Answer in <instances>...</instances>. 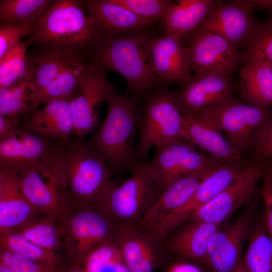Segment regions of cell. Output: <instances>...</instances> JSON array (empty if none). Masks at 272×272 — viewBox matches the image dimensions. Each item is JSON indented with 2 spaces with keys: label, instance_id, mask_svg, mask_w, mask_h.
Returning a JSON list of instances; mask_svg holds the SVG:
<instances>
[{
  "label": "cell",
  "instance_id": "836d02e7",
  "mask_svg": "<svg viewBox=\"0 0 272 272\" xmlns=\"http://www.w3.org/2000/svg\"><path fill=\"white\" fill-rule=\"evenodd\" d=\"M31 84L27 80L0 88V114L18 121V116L28 115L34 101Z\"/></svg>",
  "mask_w": 272,
  "mask_h": 272
},
{
  "label": "cell",
  "instance_id": "d6986e66",
  "mask_svg": "<svg viewBox=\"0 0 272 272\" xmlns=\"http://www.w3.org/2000/svg\"><path fill=\"white\" fill-rule=\"evenodd\" d=\"M178 226L163 240L165 250L172 257L194 263L209 271L207 252L209 240L221 226L195 220H189Z\"/></svg>",
  "mask_w": 272,
  "mask_h": 272
},
{
  "label": "cell",
  "instance_id": "d590c367",
  "mask_svg": "<svg viewBox=\"0 0 272 272\" xmlns=\"http://www.w3.org/2000/svg\"><path fill=\"white\" fill-rule=\"evenodd\" d=\"M25 42L21 41L0 58V88L27 80L29 55Z\"/></svg>",
  "mask_w": 272,
  "mask_h": 272
},
{
  "label": "cell",
  "instance_id": "ba28073f",
  "mask_svg": "<svg viewBox=\"0 0 272 272\" xmlns=\"http://www.w3.org/2000/svg\"><path fill=\"white\" fill-rule=\"evenodd\" d=\"M62 157L71 198L91 206L115 170L81 139L73 140L64 149Z\"/></svg>",
  "mask_w": 272,
  "mask_h": 272
},
{
  "label": "cell",
  "instance_id": "f1b7e54d",
  "mask_svg": "<svg viewBox=\"0 0 272 272\" xmlns=\"http://www.w3.org/2000/svg\"><path fill=\"white\" fill-rule=\"evenodd\" d=\"M82 56L65 68L45 89L40 92L34 101L27 118L42 104L60 99H72L76 91L89 73L92 64Z\"/></svg>",
  "mask_w": 272,
  "mask_h": 272
},
{
  "label": "cell",
  "instance_id": "30bf717a",
  "mask_svg": "<svg viewBox=\"0 0 272 272\" xmlns=\"http://www.w3.org/2000/svg\"><path fill=\"white\" fill-rule=\"evenodd\" d=\"M223 163L198 152L189 140H186L156 148L148 166L155 181L164 190L179 178L206 175Z\"/></svg>",
  "mask_w": 272,
  "mask_h": 272
},
{
  "label": "cell",
  "instance_id": "5bb4252c",
  "mask_svg": "<svg viewBox=\"0 0 272 272\" xmlns=\"http://www.w3.org/2000/svg\"><path fill=\"white\" fill-rule=\"evenodd\" d=\"M90 71L81 85L78 95L71 100L73 120V133L76 138L84 140L99 126L101 103L113 87L108 81L106 70L92 63Z\"/></svg>",
  "mask_w": 272,
  "mask_h": 272
},
{
  "label": "cell",
  "instance_id": "f5cc1de1",
  "mask_svg": "<svg viewBox=\"0 0 272 272\" xmlns=\"http://www.w3.org/2000/svg\"><path fill=\"white\" fill-rule=\"evenodd\" d=\"M270 63L271 69L272 71V62H270Z\"/></svg>",
  "mask_w": 272,
  "mask_h": 272
},
{
  "label": "cell",
  "instance_id": "d4e9b609",
  "mask_svg": "<svg viewBox=\"0 0 272 272\" xmlns=\"http://www.w3.org/2000/svg\"><path fill=\"white\" fill-rule=\"evenodd\" d=\"M82 2L102 37L144 30L155 22L138 16L114 0H84Z\"/></svg>",
  "mask_w": 272,
  "mask_h": 272
},
{
  "label": "cell",
  "instance_id": "ac0fdd59",
  "mask_svg": "<svg viewBox=\"0 0 272 272\" xmlns=\"http://www.w3.org/2000/svg\"><path fill=\"white\" fill-rule=\"evenodd\" d=\"M230 75L216 73H196L190 81L173 92L181 108L200 112L233 97Z\"/></svg>",
  "mask_w": 272,
  "mask_h": 272
},
{
  "label": "cell",
  "instance_id": "c3c4849f",
  "mask_svg": "<svg viewBox=\"0 0 272 272\" xmlns=\"http://www.w3.org/2000/svg\"><path fill=\"white\" fill-rule=\"evenodd\" d=\"M64 272H86V271L83 266L70 265L67 266Z\"/></svg>",
  "mask_w": 272,
  "mask_h": 272
},
{
  "label": "cell",
  "instance_id": "cb8c5ba5",
  "mask_svg": "<svg viewBox=\"0 0 272 272\" xmlns=\"http://www.w3.org/2000/svg\"><path fill=\"white\" fill-rule=\"evenodd\" d=\"M150 48L153 69L159 79L181 85L190 81L192 76L187 48L180 40L164 34L153 36Z\"/></svg>",
  "mask_w": 272,
  "mask_h": 272
},
{
  "label": "cell",
  "instance_id": "6da1fadb",
  "mask_svg": "<svg viewBox=\"0 0 272 272\" xmlns=\"http://www.w3.org/2000/svg\"><path fill=\"white\" fill-rule=\"evenodd\" d=\"M138 97L119 93L113 87L106 99V117L85 145L103 158L116 172H131L143 163L138 158L134 140L141 118Z\"/></svg>",
  "mask_w": 272,
  "mask_h": 272
},
{
  "label": "cell",
  "instance_id": "2e32d148",
  "mask_svg": "<svg viewBox=\"0 0 272 272\" xmlns=\"http://www.w3.org/2000/svg\"><path fill=\"white\" fill-rule=\"evenodd\" d=\"M251 167L245 168L227 163L217 166L203 178L191 197L158 222L157 227L163 233L171 232L187 221L193 212L243 175Z\"/></svg>",
  "mask_w": 272,
  "mask_h": 272
},
{
  "label": "cell",
  "instance_id": "8fae6325",
  "mask_svg": "<svg viewBox=\"0 0 272 272\" xmlns=\"http://www.w3.org/2000/svg\"><path fill=\"white\" fill-rule=\"evenodd\" d=\"M114 239L130 272H154L173 261L162 241L136 225H116Z\"/></svg>",
  "mask_w": 272,
  "mask_h": 272
},
{
  "label": "cell",
  "instance_id": "7bdbcfd3",
  "mask_svg": "<svg viewBox=\"0 0 272 272\" xmlns=\"http://www.w3.org/2000/svg\"><path fill=\"white\" fill-rule=\"evenodd\" d=\"M262 178V197L264 205L263 218L268 234L272 240V186L267 179L263 177Z\"/></svg>",
  "mask_w": 272,
  "mask_h": 272
},
{
  "label": "cell",
  "instance_id": "3957f363",
  "mask_svg": "<svg viewBox=\"0 0 272 272\" xmlns=\"http://www.w3.org/2000/svg\"><path fill=\"white\" fill-rule=\"evenodd\" d=\"M102 35L78 0H56L37 20L25 43L85 55Z\"/></svg>",
  "mask_w": 272,
  "mask_h": 272
},
{
  "label": "cell",
  "instance_id": "7402d4cb",
  "mask_svg": "<svg viewBox=\"0 0 272 272\" xmlns=\"http://www.w3.org/2000/svg\"><path fill=\"white\" fill-rule=\"evenodd\" d=\"M183 111L188 139L206 156L242 167L253 165L201 114Z\"/></svg>",
  "mask_w": 272,
  "mask_h": 272
},
{
  "label": "cell",
  "instance_id": "7dc6e473",
  "mask_svg": "<svg viewBox=\"0 0 272 272\" xmlns=\"http://www.w3.org/2000/svg\"><path fill=\"white\" fill-rule=\"evenodd\" d=\"M259 164L262 168V177L266 178L272 184V162H264Z\"/></svg>",
  "mask_w": 272,
  "mask_h": 272
},
{
  "label": "cell",
  "instance_id": "4316f807",
  "mask_svg": "<svg viewBox=\"0 0 272 272\" xmlns=\"http://www.w3.org/2000/svg\"><path fill=\"white\" fill-rule=\"evenodd\" d=\"M206 175L187 176L172 182L163 191L136 225L145 231L162 220L191 197Z\"/></svg>",
  "mask_w": 272,
  "mask_h": 272
},
{
  "label": "cell",
  "instance_id": "db71d44e",
  "mask_svg": "<svg viewBox=\"0 0 272 272\" xmlns=\"http://www.w3.org/2000/svg\"><path fill=\"white\" fill-rule=\"evenodd\" d=\"M269 183H270L271 186H272V184L269 182Z\"/></svg>",
  "mask_w": 272,
  "mask_h": 272
},
{
  "label": "cell",
  "instance_id": "9a60e30c",
  "mask_svg": "<svg viewBox=\"0 0 272 272\" xmlns=\"http://www.w3.org/2000/svg\"><path fill=\"white\" fill-rule=\"evenodd\" d=\"M252 210L239 215L220 227L208 244L207 263L210 272H230L242 260V250L252 224Z\"/></svg>",
  "mask_w": 272,
  "mask_h": 272
},
{
  "label": "cell",
  "instance_id": "7c38bea8",
  "mask_svg": "<svg viewBox=\"0 0 272 272\" xmlns=\"http://www.w3.org/2000/svg\"><path fill=\"white\" fill-rule=\"evenodd\" d=\"M67 145L19 127L0 141V169L18 175L59 153Z\"/></svg>",
  "mask_w": 272,
  "mask_h": 272
},
{
  "label": "cell",
  "instance_id": "7a4b0ae2",
  "mask_svg": "<svg viewBox=\"0 0 272 272\" xmlns=\"http://www.w3.org/2000/svg\"><path fill=\"white\" fill-rule=\"evenodd\" d=\"M152 37L145 30L103 37L86 54L91 63L120 75L128 89L139 97L153 90L159 81L151 58Z\"/></svg>",
  "mask_w": 272,
  "mask_h": 272
},
{
  "label": "cell",
  "instance_id": "681fc988",
  "mask_svg": "<svg viewBox=\"0 0 272 272\" xmlns=\"http://www.w3.org/2000/svg\"><path fill=\"white\" fill-rule=\"evenodd\" d=\"M230 272H247L243 261V258L237 266Z\"/></svg>",
  "mask_w": 272,
  "mask_h": 272
},
{
  "label": "cell",
  "instance_id": "484cf974",
  "mask_svg": "<svg viewBox=\"0 0 272 272\" xmlns=\"http://www.w3.org/2000/svg\"><path fill=\"white\" fill-rule=\"evenodd\" d=\"M82 56L85 55L72 50L58 48H41L29 55L27 81L32 86L34 97L33 104L41 91L65 68Z\"/></svg>",
  "mask_w": 272,
  "mask_h": 272
},
{
  "label": "cell",
  "instance_id": "bcb514c9",
  "mask_svg": "<svg viewBox=\"0 0 272 272\" xmlns=\"http://www.w3.org/2000/svg\"><path fill=\"white\" fill-rule=\"evenodd\" d=\"M237 2L251 11L258 8L272 14V0H238Z\"/></svg>",
  "mask_w": 272,
  "mask_h": 272
},
{
  "label": "cell",
  "instance_id": "e575fe53",
  "mask_svg": "<svg viewBox=\"0 0 272 272\" xmlns=\"http://www.w3.org/2000/svg\"><path fill=\"white\" fill-rule=\"evenodd\" d=\"M0 248L32 260L55 264L65 263L61 254L38 247L18 232L0 233Z\"/></svg>",
  "mask_w": 272,
  "mask_h": 272
},
{
  "label": "cell",
  "instance_id": "8d00e7d4",
  "mask_svg": "<svg viewBox=\"0 0 272 272\" xmlns=\"http://www.w3.org/2000/svg\"><path fill=\"white\" fill-rule=\"evenodd\" d=\"M244 48L242 54L245 65L272 62V18L258 24Z\"/></svg>",
  "mask_w": 272,
  "mask_h": 272
},
{
  "label": "cell",
  "instance_id": "8992f818",
  "mask_svg": "<svg viewBox=\"0 0 272 272\" xmlns=\"http://www.w3.org/2000/svg\"><path fill=\"white\" fill-rule=\"evenodd\" d=\"M60 225L70 265L81 266L95 248L114 238L116 226L107 217L90 205L73 199Z\"/></svg>",
  "mask_w": 272,
  "mask_h": 272
},
{
  "label": "cell",
  "instance_id": "816d5d0a",
  "mask_svg": "<svg viewBox=\"0 0 272 272\" xmlns=\"http://www.w3.org/2000/svg\"><path fill=\"white\" fill-rule=\"evenodd\" d=\"M115 272H130L124 262L119 264L116 268Z\"/></svg>",
  "mask_w": 272,
  "mask_h": 272
},
{
  "label": "cell",
  "instance_id": "e0dca14e",
  "mask_svg": "<svg viewBox=\"0 0 272 272\" xmlns=\"http://www.w3.org/2000/svg\"><path fill=\"white\" fill-rule=\"evenodd\" d=\"M262 175L261 166L253 165L243 175L193 212L187 221L195 220L221 226L231 215L251 200L257 181Z\"/></svg>",
  "mask_w": 272,
  "mask_h": 272
},
{
  "label": "cell",
  "instance_id": "b9f144b4",
  "mask_svg": "<svg viewBox=\"0 0 272 272\" xmlns=\"http://www.w3.org/2000/svg\"><path fill=\"white\" fill-rule=\"evenodd\" d=\"M252 151L251 164L272 162V117L262 129Z\"/></svg>",
  "mask_w": 272,
  "mask_h": 272
},
{
  "label": "cell",
  "instance_id": "f546056e",
  "mask_svg": "<svg viewBox=\"0 0 272 272\" xmlns=\"http://www.w3.org/2000/svg\"><path fill=\"white\" fill-rule=\"evenodd\" d=\"M239 73L241 96L246 104L260 107L272 105L270 62L261 61L245 64Z\"/></svg>",
  "mask_w": 272,
  "mask_h": 272
},
{
  "label": "cell",
  "instance_id": "ffe728a7",
  "mask_svg": "<svg viewBox=\"0 0 272 272\" xmlns=\"http://www.w3.org/2000/svg\"><path fill=\"white\" fill-rule=\"evenodd\" d=\"M251 11L237 1L230 4L217 1L212 12L197 29L218 34L237 48L244 46L259 24Z\"/></svg>",
  "mask_w": 272,
  "mask_h": 272
},
{
  "label": "cell",
  "instance_id": "52a82bcc",
  "mask_svg": "<svg viewBox=\"0 0 272 272\" xmlns=\"http://www.w3.org/2000/svg\"><path fill=\"white\" fill-rule=\"evenodd\" d=\"M63 150L18 175L21 188L29 201L59 224L72 200L62 157Z\"/></svg>",
  "mask_w": 272,
  "mask_h": 272
},
{
  "label": "cell",
  "instance_id": "f6af8a7d",
  "mask_svg": "<svg viewBox=\"0 0 272 272\" xmlns=\"http://www.w3.org/2000/svg\"><path fill=\"white\" fill-rule=\"evenodd\" d=\"M18 122L0 114V141L11 135L19 127Z\"/></svg>",
  "mask_w": 272,
  "mask_h": 272
},
{
  "label": "cell",
  "instance_id": "4fadbf2b",
  "mask_svg": "<svg viewBox=\"0 0 272 272\" xmlns=\"http://www.w3.org/2000/svg\"><path fill=\"white\" fill-rule=\"evenodd\" d=\"M191 71L231 75L243 62L242 52L222 36L196 29L191 44L186 47Z\"/></svg>",
  "mask_w": 272,
  "mask_h": 272
},
{
  "label": "cell",
  "instance_id": "44dd1931",
  "mask_svg": "<svg viewBox=\"0 0 272 272\" xmlns=\"http://www.w3.org/2000/svg\"><path fill=\"white\" fill-rule=\"evenodd\" d=\"M43 215L23 193L18 175L0 169V233L17 232Z\"/></svg>",
  "mask_w": 272,
  "mask_h": 272
},
{
  "label": "cell",
  "instance_id": "74e56055",
  "mask_svg": "<svg viewBox=\"0 0 272 272\" xmlns=\"http://www.w3.org/2000/svg\"><path fill=\"white\" fill-rule=\"evenodd\" d=\"M124 262L119 247L114 238L103 242L86 257L83 267L86 272H115Z\"/></svg>",
  "mask_w": 272,
  "mask_h": 272
},
{
  "label": "cell",
  "instance_id": "603a6c76",
  "mask_svg": "<svg viewBox=\"0 0 272 272\" xmlns=\"http://www.w3.org/2000/svg\"><path fill=\"white\" fill-rule=\"evenodd\" d=\"M60 99L44 104L19 125L24 130L69 145L72 141L74 124L70 101Z\"/></svg>",
  "mask_w": 272,
  "mask_h": 272
},
{
  "label": "cell",
  "instance_id": "277c9868",
  "mask_svg": "<svg viewBox=\"0 0 272 272\" xmlns=\"http://www.w3.org/2000/svg\"><path fill=\"white\" fill-rule=\"evenodd\" d=\"M163 191L143 162L119 185L110 180L91 207L115 225H137Z\"/></svg>",
  "mask_w": 272,
  "mask_h": 272
},
{
  "label": "cell",
  "instance_id": "1f68e13d",
  "mask_svg": "<svg viewBox=\"0 0 272 272\" xmlns=\"http://www.w3.org/2000/svg\"><path fill=\"white\" fill-rule=\"evenodd\" d=\"M14 232L20 233L38 247L51 252L58 253L64 247L61 225L45 215Z\"/></svg>",
  "mask_w": 272,
  "mask_h": 272
},
{
  "label": "cell",
  "instance_id": "60d3db41",
  "mask_svg": "<svg viewBox=\"0 0 272 272\" xmlns=\"http://www.w3.org/2000/svg\"><path fill=\"white\" fill-rule=\"evenodd\" d=\"M36 21L0 26V58L33 33Z\"/></svg>",
  "mask_w": 272,
  "mask_h": 272
},
{
  "label": "cell",
  "instance_id": "9c48e42d",
  "mask_svg": "<svg viewBox=\"0 0 272 272\" xmlns=\"http://www.w3.org/2000/svg\"><path fill=\"white\" fill-rule=\"evenodd\" d=\"M201 114L242 155L253 150L258 137L272 117L265 107L243 104L234 96Z\"/></svg>",
  "mask_w": 272,
  "mask_h": 272
},
{
  "label": "cell",
  "instance_id": "f35d334b",
  "mask_svg": "<svg viewBox=\"0 0 272 272\" xmlns=\"http://www.w3.org/2000/svg\"><path fill=\"white\" fill-rule=\"evenodd\" d=\"M0 263L21 272H64L65 264H55L30 259L0 248Z\"/></svg>",
  "mask_w": 272,
  "mask_h": 272
},
{
  "label": "cell",
  "instance_id": "ee69618b",
  "mask_svg": "<svg viewBox=\"0 0 272 272\" xmlns=\"http://www.w3.org/2000/svg\"><path fill=\"white\" fill-rule=\"evenodd\" d=\"M165 272H205L199 266L190 262L175 260L167 267Z\"/></svg>",
  "mask_w": 272,
  "mask_h": 272
},
{
  "label": "cell",
  "instance_id": "83f0119b",
  "mask_svg": "<svg viewBox=\"0 0 272 272\" xmlns=\"http://www.w3.org/2000/svg\"><path fill=\"white\" fill-rule=\"evenodd\" d=\"M215 0H178L169 7L164 35L180 40L195 31L214 9Z\"/></svg>",
  "mask_w": 272,
  "mask_h": 272
},
{
  "label": "cell",
  "instance_id": "5b68a950",
  "mask_svg": "<svg viewBox=\"0 0 272 272\" xmlns=\"http://www.w3.org/2000/svg\"><path fill=\"white\" fill-rule=\"evenodd\" d=\"M136 152L141 161L153 147L161 148L189 140L183 111L173 92L158 89L144 106Z\"/></svg>",
  "mask_w": 272,
  "mask_h": 272
},
{
  "label": "cell",
  "instance_id": "ab89813d",
  "mask_svg": "<svg viewBox=\"0 0 272 272\" xmlns=\"http://www.w3.org/2000/svg\"><path fill=\"white\" fill-rule=\"evenodd\" d=\"M142 18L164 22L168 9L173 3L169 0H114Z\"/></svg>",
  "mask_w": 272,
  "mask_h": 272
},
{
  "label": "cell",
  "instance_id": "4dcf8cb0",
  "mask_svg": "<svg viewBox=\"0 0 272 272\" xmlns=\"http://www.w3.org/2000/svg\"><path fill=\"white\" fill-rule=\"evenodd\" d=\"M243 261L247 272H272V240L264 218L252 223Z\"/></svg>",
  "mask_w": 272,
  "mask_h": 272
},
{
  "label": "cell",
  "instance_id": "d6a6232c",
  "mask_svg": "<svg viewBox=\"0 0 272 272\" xmlns=\"http://www.w3.org/2000/svg\"><path fill=\"white\" fill-rule=\"evenodd\" d=\"M53 2L50 0H1V26L36 21Z\"/></svg>",
  "mask_w": 272,
  "mask_h": 272
},
{
  "label": "cell",
  "instance_id": "f907efd6",
  "mask_svg": "<svg viewBox=\"0 0 272 272\" xmlns=\"http://www.w3.org/2000/svg\"><path fill=\"white\" fill-rule=\"evenodd\" d=\"M0 272H21L20 271L12 267L6 266L0 263Z\"/></svg>",
  "mask_w": 272,
  "mask_h": 272
}]
</instances>
